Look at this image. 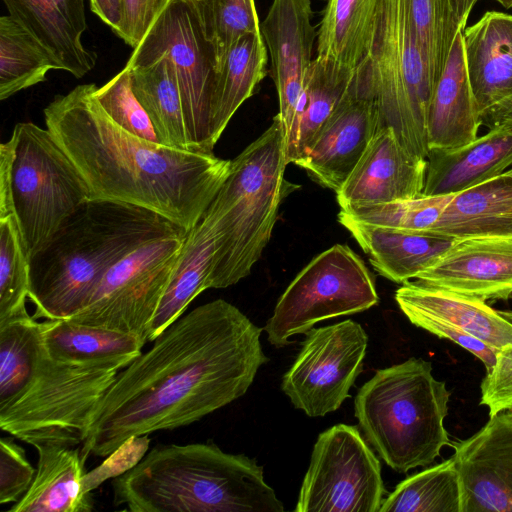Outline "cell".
<instances>
[{"instance_id": "cell-21", "label": "cell", "mask_w": 512, "mask_h": 512, "mask_svg": "<svg viewBox=\"0 0 512 512\" xmlns=\"http://www.w3.org/2000/svg\"><path fill=\"white\" fill-rule=\"evenodd\" d=\"M463 31L458 30L432 92L427 116L429 151L464 146L478 137L483 124L468 76Z\"/></svg>"}, {"instance_id": "cell-19", "label": "cell", "mask_w": 512, "mask_h": 512, "mask_svg": "<svg viewBox=\"0 0 512 512\" xmlns=\"http://www.w3.org/2000/svg\"><path fill=\"white\" fill-rule=\"evenodd\" d=\"M416 280L481 301L512 297V236L456 239Z\"/></svg>"}, {"instance_id": "cell-26", "label": "cell", "mask_w": 512, "mask_h": 512, "mask_svg": "<svg viewBox=\"0 0 512 512\" xmlns=\"http://www.w3.org/2000/svg\"><path fill=\"white\" fill-rule=\"evenodd\" d=\"M452 239L512 236V175L506 172L452 194L426 232Z\"/></svg>"}, {"instance_id": "cell-32", "label": "cell", "mask_w": 512, "mask_h": 512, "mask_svg": "<svg viewBox=\"0 0 512 512\" xmlns=\"http://www.w3.org/2000/svg\"><path fill=\"white\" fill-rule=\"evenodd\" d=\"M127 68L132 90L150 118L160 143L175 149L196 151L188 138L172 61L161 57L146 65Z\"/></svg>"}, {"instance_id": "cell-31", "label": "cell", "mask_w": 512, "mask_h": 512, "mask_svg": "<svg viewBox=\"0 0 512 512\" xmlns=\"http://www.w3.org/2000/svg\"><path fill=\"white\" fill-rule=\"evenodd\" d=\"M268 51L261 32L239 38L216 69L212 101V135L219 140L238 108L267 74Z\"/></svg>"}, {"instance_id": "cell-53", "label": "cell", "mask_w": 512, "mask_h": 512, "mask_svg": "<svg viewBox=\"0 0 512 512\" xmlns=\"http://www.w3.org/2000/svg\"><path fill=\"white\" fill-rule=\"evenodd\" d=\"M195 1H198V2H203V1H205V0H195Z\"/></svg>"}, {"instance_id": "cell-22", "label": "cell", "mask_w": 512, "mask_h": 512, "mask_svg": "<svg viewBox=\"0 0 512 512\" xmlns=\"http://www.w3.org/2000/svg\"><path fill=\"white\" fill-rule=\"evenodd\" d=\"M423 195H448L495 178L512 167V129L489 128L459 148L430 149Z\"/></svg>"}, {"instance_id": "cell-14", "label": "cell", "mask_w": 512, "mask_h": 512, "mask_svg": "<svg viewBox=\"0 0 512 512\" xmlns=\"http://www.w3.org/2000/svg\"><path fill=\"white\" fill-rule=\"evenodd\" d=\"M281 388L295 408L310 417L340 408L362 372L368 337L352 320L312 328Z\"/></svg>"}, {"instance_id": "cell-40", "label": "cell", "mask_w": 512, "mask_h": 512, "mask_svg": "<svg viewBox=\"0 0 512 512\" xmlns=\"http://www.w3.org/2000/svg\"><path fill=\"white\" fill-rule=\"evenodd\" d=\"M198 5L215 52L216 69L239 38L260 32L254 0H205Z\"/></svg>"}, {"instance_id": "cell-10", "label": "cell", "mask_w": 512, "mask_h": 512, "mask_svg": "<svg viewBox=\"0 0 512 512\" xmlns=\"http://www.w3.org/2000/svg\"><path fill=\"white\" fill-rule=\"evenodd\" d=\"M161 57L169 58L175 67L190 143L198 152L212 153L216 57L197 1L166 0L126 67Z\"/></svg>"}, {"instance_id": "cell-3", "label": "cell", "mask_w": 512, "mask_h": 512, "mask_svg": "<svg viewBox=\"0 0 512 512\" xmlns=\"http://www.w3.org/2000/svg\"><path fill=\"white\" fill-rule=\"evenodd\" d=\"M185 228L133 204L89 200L29 259L33 318L69 319L107 271L142 244Z\"/></svg>"}, {"instance_id": "cell-12", "label": "cell", "mask_w": 512, "mask_h": 512, "mask_svg": "<svg viewBox=\"0 0 512 512\" xmlns=\"http://www.w3.org/2000/svg\"><path fill=\"white\" fill-rule=\"evenodd\" d=\"M188 231L148 241L112 266L86 305L70 320L138 336L150 323L169 284Z\"/></svg>"}, {"instance_id": "cell-51", "label": "cell", "mask_w": 512, "mask_h": 512, "mask_svg": "<svg viewBox=\"0 0 512 512\" xmlns=\"http://www.w3.org/2000/svg\"><path fill=\"white\" fill-rule=\"evenodd\" d=\"M499 4H501L504 8H512V0H495Z\"/></svg>"}, {"instance_id": "cell-52", "label": "cell", "mask_w": 512, "mask_h": 512, "mask_svg": "<svg viewBox=\"0 0 512 512\" xmlns=\"http://www.w3.org/2000/svg\"><path fill=\"white\" fill-rule=\"evenodd\" d=\"M507 174L512 175V168H510L508 171H506Z\"/></svg>"}, {"instance_id": "cell-4", "label": "cell", "mask_w": 512, "mask_h": 512, "mask_svg": "<svg viewBox=\"0 0 512 512\" xmlns=\"http://www.w3.org/2000/svg\"><path fill=\"white\" fill-rule=\"evenodd\" d=\"M113 504L132 512H282L263 468L217 445L153 447L132 469L113 478Z\"/></svg>"}, {"instance_id": "cell-39", "label": "cell", "mask_w": 512, "mask_h": 512, "mask_svg": "<svg viewBox=\"0 0 512 512\" xmlns=\"http://www.w3.org/2000/svg\"><path fill=\"white\" fill-rule=\"evenodd\" d=\"M448 195H422L382 205L340 210L348 217L370 225L426 233L438 220L451 199Z\"/></svg>"}, {"instance_id": "cell-6", "label": "cell", "mask_w": 512, "mask_h": 512, "mask_svg": "<svg viewBox=\"0 0 512 512\" xmlns=\"http://www.w3.org/2000/svg\"><path fill=\"white\" fill-rule=\"evenodd\" d=\"M450 392L431 362L408 360L378 370L358 391L355 416L368 442L400 473L432 464L450 446L444 427Z\"/></svg>"}, {"instance_id": "cell-46", "label": "cell", "mask_w": 512, "mask_h": 512, "mask_svg": "<svg viewBox=\"0 0 512 512\" xmlns=\"http://www.w3.org/2000/svg\"><path fill=\"white\" fill-rule=\"evenodd\" d=\"M166 0H125L118 35L133 49L138 46Z\"/></svg>"}, {"instance_id": "cell-7", "label": "cell", "mask_w": 512, "mask_h": 512, "mask_svg": "<svg viewBox=\"0 0 512 512\" xmlns=\"http://www.w3.org/2000/svg\"><path fill=\"white\" fill-rule=\"evenodd\" d=\"M89 200L83 177L50 131L16 124L0 146V217L15 215L28 259Z\"/></svg>"}, {"instance_id": "cell-37", "label": "cell", "mask_w": 512, "mask_h": 512, "mask_svg": "<svg viewBox=\"0 0 512 512\" xmlns=\"http://www.w3.org/2000/svg\"><path fill=\"white\" fill-rule=\"evenodd\" d=\"M29 259L13 213L0 217V325L30 316Z\"/></svg>"}, {"instance_id": "cell-38", "label": "cell", "mask_w": 512, "mask_h": 512, "mask_svg": "<svg viewBox=\"0 0 512 512\" xmlns=\"http://www.w3.org/2000/svg\"><path fill=\"white\" fill-rule=\"evenodd\" d=\"M433 89L460 29L451 0H406Z\"/></svg>"}, {"instance_id": "cell-50", "label": "cell", "mask_w": 512, "mask_h": 512, "mask_svg": "<svg viewBox=\"0 0 512 512\" xmlns=\"http://www.w3.org/2000/svg\"><path fill=\"white\" fill-rule=\"evenodd\" d=\"M503 317L512 323V309L497 310Z\"/></svg>"}, {"instance_id": "cell-28", "label": "cell", "mask_w": 512, "mask_h": 512, "mask_svg": "<svg viewBox=\"0 0 512 512\" xmlns=\"http://www.w3.org/2000/svg\"><path fill=\"white\" fill-rule=\"evenodd\" d=\"M355 69L316 57L307 72L286 138L287 164H295L349 90Z\"/></svg>"}, {"instance_id": "cell-36", "label": "cell", "mask_w": 512, "mask_h": 512, "mask_svg": "<svg viewBox=\"0 0 512 512\" xmlns=\"http://www.w3.org/2000/svg\"><path fill=\"white\" fill-rule=\"evenodd\" d=\"M41 349L40 322L33 316L0 325V406L22 391Z\"/></svg>"}, {"instance_id": "cell-33", "label": "cell", "mask_w": 512, "mask_h": 512, "mask_svg": "<svg viewBox=\"0 0 512 512\" xmlns=\"http://www.w3.org/2000/svg\"><path fill=\"white\" fill-rule=\"evenodd\" d=\"M380 0H327L317 34V56L355 69L372 33Z\"/></svg>"}, {"instance_id": "cell-5", "label": "cell", "mask_w": 512, "mask_h": 512, "mask_svg": "<svg viewBox=\"0 0 512 512\" xmlns=\"http://www.w3.org/2000/svg\"><path fill=\"white\" fill-rule=\"evenodd\" d=\"M286 132L279 114L238 156L201 219L214 233L210 288L247 277L260 259L286 195Z\"/></svg>"}, {"instance_id": "cell-20", "label": "cell", "mask_w": 512, "mask_h": 512, "mask_svg": "<svg viewBox=\"0 0 512 512\" xmlns=\"http://www.w3.org/2000/svg\"><path fill=\"white\" fill-rule=\"evenodd\" d=\"M9 15L46 49L58 70L76 78L95 66L96 53L82 36L87 29L84 0H2Z\"/></svg>"}, {"instance_id": "cell-8", "label": "cell", "mask_w": 512, "mask_h": 512, "mask_svg": "<svg viewBox=\"0 0 512 512\" xmlns=\"http://www.w3.org/2000/svg\"><path fill=\"white\" fill-rule=\"evenodd\" d=\"M351 86L376 101L382 127H391L408 149L427 158L433 86L406 0H380Z\"/></svg>"}, {"instance_id": "cell-23", "label": "cell", "mask_w": 512, "mask_h": 512, "mask_svg": "<svg viewBox=\"0 0 512 512\" xmlns=\"http://www.w3.org/2000/svg\"><path fill=\"white\" fill-rule=\"evenodd\" d=\"M466 65L481 116L512 96V15L486 12L463 31Z\"/></svg>"}, {"instance_id": "cell-24", "label": "cell", "mask_w": 512, "mask_h": 512, "mask_svg": "<svg viewBox=\"0 0 512 512\" xmlns=\"http://www.w3.org/2000/svg\"><path fill=\"white\" fill-rule=\"evenodd\" d=\"M338 221L351 233L380 275L402 284L416 279L432 266L455 240L362 223L341 211Z\"/></svg>"}, {"instance_id": "cell-43", "label": "cell", "mask_w": 512, "mask_h": 512, "mask_svg": "<svg viewBox=\"0 0 512 512\" xmlns=\"http://www.w3.org/2000/svg\"><path fill=\"white\" fill-rule=\"evenodd\" d=\"M480 404L489 416L512 410V343L497 351L493 367L486 372L481 385Z\"/></svg>"}, {"instance_id": "cell-27", "label": "cell", "mask_w": 512, "mask_h": 512, "mask_svg": "<svg viewBox=\"0 0 512 512\" xmlns=\"http://www.w3.org/2000/svg\"><path fill=\"white\" fill-rule=\"evenodd\" d=\"M38 463L33 482L9 512H89L91 493L83 491L85 475L81 449L38 445Z\"/></svg>"}, {"instance_id": "cell-41", "label": "cell", "mask_w": 512, "mask_h": 512, "mask_svg": "<svg viewBox=\"0 0 512 512\" xmlns=\"http://www.w3.org/2000/svg\"><path fill=\"white\" fill-rule=\"evenodd\" d=\"M95 97L118 126L146 141L161 144L150 118L132 90L130 70L126 66L103 86L97 87Z\"/></svg>"}, {"instance_id": "cell-1", "label": "cell", "mask_w": 512, "mask_h": 512, "mask_svg": "<svg viewBox=\"0 0 512 512\" xmlns=\"http://www.w3.org/2000/svg\"><path fill=\"white\" fill-rule=\"evenodd\" d=\"M256 326L216 299L180 316L120 370L81 455L107 457L132 437L190 425L243 396L269 361Z\"/></svg>"}, {"instance_id": "cell-47", "label": "cell", "mask_w": 512, "mask_h": 512, "mask_svg": "<svg viewBox=\"0 0 512 512\" xmlns=\"http://www.w3.org/2000/svg\"><path fill=\"white\" fill-rule=\"evenodd\" d=\"M89 1L92 12L117 34L124 17L125 0Z\"/></svg>"}, {"instance_id": "cell-9", "label": "cell", "mask_w": 512, "mask_h": 512, "mask_svg": "<svg viewBox=\"0 0 512 512\" xmlns=\"http://www.w3.org/2000/svg\"><path fill=\"white\" fill-rule=\"evenodd\" d=\"M120 370L109 364L59 361L42 344L22 391L0 406V427L34 448L82 444L99 403Z\"/></svg>"}, {"instance_id": "cell-16", "label": "cell", "mask_w": 512, "mask_h": 512, "mask_svg": "<svg viewBox=\"0 0 512 512\" xmlns=\"http://www.w3.org/2000/svg\"><path fill=\"white\" fill-rule=\"evenodd\" d=\"M427 159L408 149L391 127L380 128L336 192L342 210L423 195Z\"/></svg>"}, {"instance_id": "cell-17", "label": "cell", "mask_w": 512, "mask_h": 512, "mask_svg": "<svg viewBox=\"0 0 512 512\" xmlns=\"http://www.w3.org/2000/svg\"><path fill=\"white\" fill-rule=\"evenodd\" d=\"M382 128L376 101L351 85L313 143L295 165L335 193Z\"/></svg>"}, {"instance_id": "cell-15", "label": "cell", "mask_w": 512, "mask_h": 512, "mask_svg": "<svg viewBox=\"0 0 512 512\" xmlns=\"http://www.w3.org/2000/svg\"><path fill=\"white\" fill-rule=\"evenodd\" d=\"M462 512H512V410L454 446Z\"/></svg>"}, {"instance_id": "cell-42", "label": "cell", "mask_w": 512, "mask_h": 512, "mask_svg": "<svg viewBox=\"0 0 512 512\" xmlns=\"http://www.w3.org/2000/svg\"><path fill=\"white\" fill-rule=\"evenodd\" d=\"M36 469L12 438L0 439V504L19 501L31 486Z\"/></svg>"}, {"instance_id": "cell-13", "label": "cell", "mask_w": 512, "mask_h": 512, "mask_svg": "<svg viewBox=\"0 0 512 512\" xmlns=\"http://www.w3.org/2000/svg\"><path fill=\"white\" fill-rule=\"evenodd\" d=\"M385 493L381 465L355 426L320 433L296 512H379Z\"/></svg>"}, {"instance_id": "cell-11", "label": "cell", "mask_w": 512, "mask_h": 512, "mask_svg": "<svg viewBox=\"0 0 512 512\" xmlns=\"http://www.w3.org/2000/svg\"><path fill=\"white\" fill-rule=\"evenodd\" d=\"M378 302L374 279L362 258L349 246L335 244L297 274L263 330L270 344L280 348L318 322L359 313Z\"/></svg>"}, {"instance_id": "cell-29", "label": "cell", "mask_w": 512, "mask_h": 512, "mask_svg": "<svg viewBox=\"0 0 512 512\" xmlns=\"http://www.w3.org/2000/svg\"><path fill=\"white\" fill-rule=\"evenodd\" d=\"M42 344L54 359L68 363L109 364L125 368L142 352L146 340L133 334L74 322H40Z\"/></svg>"}, {"instance_id": "cell-2", "label": "cell", "mask_w": 512, "mask_h": 512, "mask_svg": "<svg viewBox=\"0 0 512 512\" xmlns=\"http://www.w3.org/2000/svg\"><path fill=\"white\" fill-rule=\"evenodd\" d=\"M96 88L78 85L44 109L46 128L80 172L90 200L144 207L189 231L226 179L230 160L127 132L103 110Z\"/></svg>"}, {"instance_id": "cell-25", "label": "cell", "mask_w": 512, "mask_h": 512, "mask_svg": "<svg viewBox=\"0 0 512 512\" xmlns=\"http://www.w3.org/2000/svg\"><path fill=\"white\" fill-rule=\"evenodd\" d=\"M395 300L406 317L426 315L440 319L497 350L512 343V323L484 301L417 280L403 283Z\"/></svg>"}, {"instance_id": "cell-18", "label": "cell", "mask_w": 512, "mask_h": 512, "mask_svg": "<svg viewBox=\"0 0 512 512\" xmlns=\"http://www.w3.org/2000/svg\"><path fill=\"white\" fill-rule=\"evenodd\" d=\"M311 0H272L260 32L271 60L286 138L301 95L318 32Z\"/></svg>"}, {"instance_id": "cell-45", "label": "cell", "mask_w": 512, "mask_h": 512, "mask_svg": "<svg viewBox=\"0 0 512 512\" xmlns=\"http://www.w3.org/2000/svg\"><path fill=\"white\" fill-rule=\"evenodd\" d=\"M407 318L417 327L427 330L439 338L448 339L475 355L483 362L486 371H489L493 367L498 350L486 345L476 337L445 321L431 316L410 315Z\"/></svg>"}, {"instance_id": "cell-48", "label": "cell", "mask_w": 512, "mask_h": 512, "mask_svg": "<svg viewBox=\"0 0 512 512\" xmlns=\"http://www.w3.org/2000/svg\"><path fill=\"white\" fill-rule=\"evenodd\" d=\"M482 123L489 128L505 126L512 129V96L486 111L482 115Z\"/></svg>"}, {"instance_id": "cell-49", "label": "cell", "mask_w": 512, "mask_h": 512, "mask_svg": "<svg viewBox=\"0 0 512 512\" xmlns=\"http://www.w3.org/2000/svg\"><path fill=\"white\" fill-rule=\"evenodd\" d=\"M477 1L478 0H451L460 28L465 29L470 12Z\"/></svg>"}, {"instance_id": "cell-30", "label": "cell", "mask_w": 512, "mask_h": 512, "mask_svg": "<svg viewBox=\"0 0 512 512\" xmlns=\"http://www.w3.org/2000/svg\"><path fill=\"white\" fill-rule=\"evenodd\" d=\"M214 253V233L200 220L187 232L169 284L150 323L148 341H153L183 315L200 293L210 288Z\"/></svg>"}, {"instance_id": "cell-44", "label": "cell", "mask_w": 512, "mask_h": 512, "mask_svg": "<svg viewBox=\"0 0 512 512\" xmlns=\"http://www.w3.org/2000/svg\"><path fill=\"white\" fill-rule=\"evenodd\" d=\"M149 442L147 435L132 437L125 441L106 457L101 466L87 474L85 473L82 480L83 491L91 493L107 478H115L132 469L144 457Z\"/></svg>"}, {"instance_id": "cell-34", "label": "cell", "mask_w": 512, "mask_h": 512, "mask_svg": "<svg viewBox=\"0 0 512 512\" xmlns=\"http://www.w3.org/2000/svg\"><path fill=\"white\" fill-rule=\"evenodd\" d=\"M58 67L38 40L10 15L0 18V100L46 80Z\"/></svg>"}, {"instance_id": "cell-35", "label": "cell", "mask_w": 512, "mask_h": 512, "mask_svg": "<svg viewBox=\"0 0 512 512\" xmlns=\"http://www.w3.org/2000/svg\"><path fill=\"white\" fill-rule=\"evenodd\" d=\"M379 512H462L453 457L404 479L383 500Z\"/></svg>"}]
</instances>
